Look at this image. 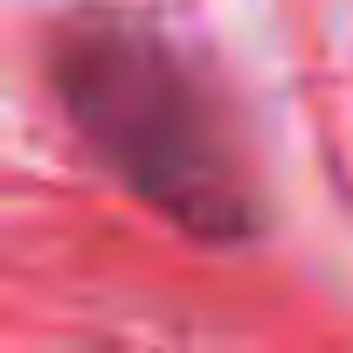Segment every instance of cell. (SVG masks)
Segmentation results:
<instances>
[{
  "mask_svg": "<svg viewBox=\"0 0 353 353\" xmlns=\"http://www.w3.org/2000/svg\"><path fill=\"white\" fill-rule=\"evenodd\" d=\"M49 77L70 125L125 194L201 243H243L256 229L250 173L222 104L166 35L125 14H83L56 35Z\"/></svg>",
  "mask_w": 353,
  "mask_h": 353,
  "instance_id": "1",
  "label": "cell"
}]
</instances>
